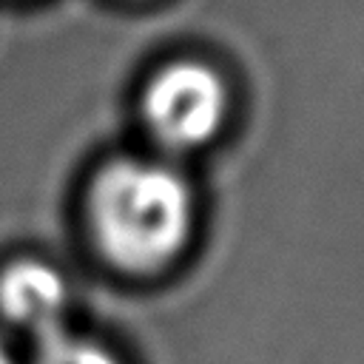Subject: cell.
<instances>
[{"label":"cell","instance_id":"6da1fadb","mask_svg":"<svg viewBox=\"0 0 364 364\" xmlns=\"http://www.w3.org/2000/svg\"><path fill=\"white\" fill-rule=\"evenodd\" d=\"M91 228L100 250L122 270L151 273L188 242L193 193L188 179L156 159H117L91 188Z\"/></svg>","mask_w":364,"mask_h":364},{"label":"cell","instance_id":"7a4b0ae2","mask_svg":"<svg viewBox=\"0 0 364 364\" xmlns=\"http://www.w3.org/2000/svg\"><path fill=\"white\" fill-rule=\"evenodd\" d=\"M225 82L202 63L165 65L154 74L142 97L148 131L171 151H193L210 142L225 122Z\"/></svg>","mask_w":364,"mask_h":364},{"label":"cell","instance_id":"3957f363","mask_svg":"<svg viewBox=\"0 0 364 364\" xmlns=\"http://www.w3.org/2000/svg\"><path fill=\"white\" fill-rule=\"evenodd\" d=\"M68 287L43 262H17L0 276V313L37 341L63 330Z\"/></svg>","mask_w":364,"mask_h":364},{"label":"cell","instance_id":"277c9868","mask_svg":"<svg viewBox=\"0 0 364 364\" xmlns=\"http://www.w3.org/2000/svg\"><path fill=\"white\" fill-rule=\"evenodd\" d=\"M34 364H119V358L97 341L77 338L60 330L40 341Z\"/></svg>","mask_w":364,"mask_h":364},{"label":"cell","instance_id":"5b68a950","mask_svg":"<svg viewBox=\"0 0 364 364\" xmlns=\"http://www.w3.org/2000/svg\"><path fill=\"white\" fill-rule=\"evenodd\" d=\"M0 364H14V358H11V353H9V347H6L3 338H0Z\"/></svg>","mask_w":364,"mask_h":364}]
</instances>
